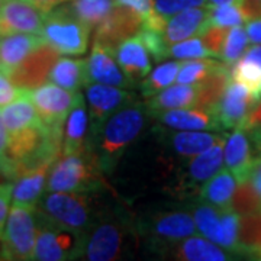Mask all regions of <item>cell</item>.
Segmentation results:
<instances>
[{
  "label": "cell",
  "mask_w": 261,
  "mask_h": 261,
  "mask_svg": "<svg viewBox=\"0 0 261 261\" xmlns=\"http://www.w3.org/2000/svg\"><path fill=\"white\" fill-rule=\"evenodd\" d=\"M145 113L138 106H126L106 119L99 142V163L105 170H112L122 152L144 128Z\"/></svg>",
  "instance_id": "1"
},
{
  "label": "cell",
  "mask_w": 261,
  "mask_h": 261,
  "mask_svg": "<svg viewBox=\"0 0 261 261\" xmlns=\"http://www.w3.org/2000/svg\"><path fill=\"white\" fill-rule=\"evenodd\" d=\"M89 32L90 28L75 18L70 9H53L45 13L41 35L58 53L65 56H80L87 49Z\"/></svg>",
  "instance_id": "2"
},
{
  "label": "cell",
  "mask_w": 261,
  "mask_h": 261,
  "mask_svg": "<svg viewBox=\"0 0 261 261\" xmlns=\"http://www.w3.org/2000/svg\"><path fill=\"white\" fill-rule=\"evenodd\" d=\"M37 235L35 206L13 203L0 240L3 243V257L9 260H34Z\"/></svg>",
  "instance_id": "3"
},
{
  "label": "cell",
  "mask_w": 261,
  "mask_h": 261,
  "mask_svg": "<svg viewBox=\"0 0 261 261\" xmlns=\"http://www.w3.org/2000/svg\"><path fill=\"white\" fill-rule=\"evenodd\" d=\"M96 180L97 176L93 171V161L86 155V151H79L57 160L48 176L47 190L80 193L92 190Z\"/></svg>",
  "instance_id": "4"
},
{
  "label": "cell",
  "mask_w": 261,
  "mask_h": 261,
  "mask_svg": "<svg viewBox=\"0 0 261 261\" xmlns=\"http://www.w3.org/2000/svg\"><path fill=\"white\" fill-rule=\"evenodd\" d=\"M42 211L60 228L83 233L90 225V209L80 193L51 192L42 200Z\"/></svg>",
  "instance_id": "5"
},
{
  "label": "cell",
  "mask_w": 261,
  "mask_h": 261,
  "mask_svg": "<svg viewBox=\"0 0 261 261\" xmlns=\"http://www.w3.org/2000/svg\"><path fill=\"white\" fill-rule=\"evenodd\" d=\"M29 96L41 122L49 130L63 134V125L74 106L79 92L65 90L54 83H45L29 90Z\"/></svg>",
  "instance_id": "6"
},
{
  "label": "cell",
  "mask_w": 261,
  "mask_h": 261,
  "mask_svg": "<svg viewBox=\"0 0 261 261\" xmlns=\"http://www.w3.org/2000/svg\"><path fill=\"white\" fill-rule=\"evenodd\" d=\"M84 244L80 233L60 228L53 222L39 226L34 260L63 261L71 260L83 254Z\"/></svg>",
  "instance_id": "7"
},
{
  "label": "cell",
  "mask_w": 261,
  "mask_h": 261,
  "mask_svg": "<svg viewBox=\"0 0 261 261\" xmlns=\"http://www.w3.org/2000/svg\"><path fill=\"white\" fill-rule=\"evenodd\" d=\"M144 25V18L135 10L123 5H116L108 18L96 29L94 42L108 48L115 54V49L125 39L135 37Z\"/></svg>",
  "instance_id": "8"
},
{
  "label": "cell",
  "mask_w": 261,
  "mask_h": 261,
  "mask_svg": "<svg viewBox=\"0 0 261 261\" xmlns=\"http://www.w3.org/2000/svg\"><path fill=\"white\" fill-rule=\"evenodd\" d=\"M45 12L31 0H8L0 10V35L41 34Z\"/></svg>",
  "instance_id": "9"
},
{
  "label": "cell",
  "mask_w": 261,
  "mask_h": 261,
  "mask_svg": "<svg viewBox=\"0 0 261 261\" xmlns=\"http://www.w3.org/2000/svg\"><path fill=\"white\" fill-rule=\"evenodd\" d=\"M257 102L258 100L247 86L231 79L224 96L215 109V116L221 129L243 128L248 113L251 112L252 106Z\"/></svg>",
  "instance_id": "10"
},
{
  "label": "cell",
  "mask_w": 261,
  "mask_h": 261,
  "mask_svg": "<svg viewBox=\"0 0 261 261\" xmlns=\"http://www.w3.org/2000/svg\"><path fill=\"white\" fill-rule=\"evenodd\" d=\"M58 60V51L44 42L31 56L9 73L12 82L20 89L32 90L49 77L53 65Z\"/></svg>",
  "instance_id": "11"
},
{
  "label": "cell",
  "mask_w": 261,
  "mask_h": 261,
  "mask_svg": "<svg viewBox=\"0 0 261 261\" xmlns=\"http://www.w3.org/2000/svg\"><path fill=\"white\" fill-rule=\"evenodd\" d=\"M112 51L102 47L100 44L94 42L92 54L86 61V74H87V83L108 84V86H116V87H130L132 80L125 71L113 60Z\"/></svg>",
  "instance_id": "12"
},
{
  "label": "cell",
  "mask_w": 261,
  "mask_h": 261,
  "mask_svg": "<svg viewBox=\"0 0 261 261\" xmlns=\"http://www.w3.org/2000/svg\"><path fill=\"white\" fill-rule=\"evenodd\" d=\"M86 99L92 119L96 125L106 122L116 111L123 108V105L130 99V93L123 90V87L108 86V84L93 83L86 87Z\"/></svg>",
  "instance_id": "13"
},
{
  "label": "cell",
  "mask_w": 261,
  "mask_h": 261,
  "mask_svg": "<svg viewBox=\"0 0 261 261\" xmlns=\"http://www.w3.org/2000/svg\"><path fill=\"white\" fill-rule=\"evenodd\" d=\"M254 160L248 134L244 128H237L225 141L224 148L225 166L232 173L237 183L250 177Z\"/></svg>",
  "instance_id": "14"
},
{
  "label": "cell",
  "mask_w": 261,
  "mask_h": 261,
  "mask_svg": "<svg viewBox=\"0 0 261 261\" xmlns=\"http://www.w3.org/2000/svg\"><path fill=\"white\" fill-rule=\"evenodd\" d=\"M209 6L190 8L170 16L164 28V38L168 47L180 41L200 35L209 23Z\"/></svg>",
  "instance_id": "15"
},
{
  "label": "cell",
  "mask_w": 261,
  "mask_h": 261,
  "mask_svg": "<svg viewBox=\"0 0 261 261\" xmlns=\"http://www.w3.org/2000/svg\"><path fill=\"white\" fill-rule=\"evenodd\" d=\"M45 42L41 34H10L0 39V70L12 73Z\"/></svg>",
  "instance_id": "16"
},
{
  "label": "cell",
  "mask_w": 261,
  "mask_h": 261,
  "mask_svg": "<svg viewBox=\"0 0 261 261\" xmlns=\"http://www.w3.org/2000/svg\"><path fill=\"white\" fill-rule=\"evenodd\" d=\"M122 250V232L115 224H102L94 229L84 244L86 260L111 261L119 257Z\"/></svg>",
  "instance_id": "17"
},
{
  "label": "cell",
  "mask_w": 261,
  "mask_h": 261,
  "mask_svg": "<svg viewBox=\"0 0 261 261\" xmlns=\"http://www.w3.org/2000/svg\"><path fill=\"white\" fill-rule=\"evenodd\" d=\"M118 64L132 82L145 79L151 71V61L147 47L140 38L130 37L121 42L115 49Z\"/></svg>",
  "instance_id": "18"
},
{
  "label": "cell",
  "mask_w": 261,
  "mask_h": 261,
  "mask_svg": "<svg viewBox=\"0 0 261 261\" xmlns=\"http://www.w3.org/2000/svg\"><path fill=\"white\" fill-rule=\"evenodd\" d=\"M161 123L178 130H211L221 129L218 119L212 112L199 108L193 109H170L155 112Z\"/></svg>",
  "instance_id": "19"
},
{
  "label": "cell",
  "mask_w": 261,
  "mask_h": 261,
  "mask_svg": "<svg viewBox=\"0 0 261 261\" xmlns=\"http://www.w3.org/2000/svg\"><path fill=\"white\" fill-rule=\"evenodd\" d=\"M231 79H232L231 67L218 63L214 67V70L197 84V97H196L195 108L212 112L215 115V109L221 100V97L224 96Z\"/></svg>",
  "instance_id": "20"
},
{
  "label": "cell",
  "mask_w": 261,
  "mask_h": 261,
  "mask_svg": "<svg viewBox=\"0 0 261 261\" xmlns=\"http://www.w3.org/2000/svg\"><path fill=\"white\" fill-rule=\"evenodd\" d=\"M49 167L51 166H42L16 176L12 189V200L15 205L35 206L47 186Z\"/></svg>",
  "instance_id": "21"
},
{
  "label": "cell",
  "mask_w": 261,
  "mask_h": 261,
  "mask_svg": "<svg viewBox=\"0 0 261 261\" xmlns=\"http://www.w3.org/2000/svg\"><path fill=\"white\" fill-rule=\"evenodd\" d=\"M196 224L193 216L187 212H167L159 215L151 226V232L164 241H181L193 235Z\"/></svg>",
  "instance_id": "22"
},
{
  "label": "cell",
  "mask_w": 261,
  "mask_h": 261,
  "mask_svg": "<svg viewBox=\"0 0 261 261\" xmlns=\"http://www.w3.org/2000/svg\"><path fill=\"white\" fill-rule=\"evenodd\" d=\"M2 115H3V121L8 128V132H9V137L42 123L34 103L31 100L29 90H27L20 97L13 100L10 105L5 106V109L2 111Z\"/></svg>",
  "instance_id": "23"
},
{
  "label": "cell",
  "mask_w": 261,
  "mask_h": 261,
  "mask_svg": "<svg viewBox=\"0 0 261 261\" xmlns=\"http://www.w3.org/2000/svg\"><path fill=\"white\" fill-rule=\"evenodd\" d=\"M231 77L250 89L257 100L261 99V44L248 48L231 67Z\"/></svg>",
  "instance_id": "24"
},
{
  "label": "cell",
  "mask_w": 261,
  "mask_h": 261,
  "mask_svg": "<svg viewBox=\"0 0 261 261\" xmlns=\"http://www.w3.org/2000/svg\"><path fill=\"white\" fill-rule=\"evenodd\" d=\"M237 189V180L228 168H221L214 177L205 181L200 189L202 202L219 207V209H231L233 193Z\"/></svg>",
  "instance_id": "25"
},
{
  "label": "cell",
  "mask_w": 261,
  "mask_h": 261,
  "mask_svg": "<svg viewBox=\"0 0 261 261\" xmlns=\"http://www.w3.org/2000/svg\"><path fill=\"white\" fill-rule=\"evenodd\" d=\"M176 257L185 261H225L229 254L222 247L207 240L203 235H190L177 247Z\"/></svg>",
  "instance_id": "26"
},
{
  "label": "cell",
  "mask_w": 261,
  "mask_h": 261,
  "mask_svg": "<svg viewBox=\"0 0 261 261\" xmlns=\"http://www.w3.org/2000/svg\"><path fill=\"white\" fill-rule=\"evenodd\" d=\"M87 109L84 105V99L82 94L77 96L74 106L67 115L64 128V148L63 154H74L79 151H83V144L87 132Z\"/></svg>",
  "instance_id": "27"
},
{
  "label": "cell",
  "mask_w": 261,
  "mask_h": 261,
  "mask_svg": "<svg viewBox=\"0 0 261 261\" xmlns=\"http://www.w3.org/2000/svg\"><path fill=\"white\" fill-rule=\"evenodd\" d=\"M196 97H197V84L168 86L164 90L151 96V99L147 102V106L154 112L195 108Z\"/></svg>",
  "instance_id": "28"
},
{
  "label": "cell",
  "mask_w": 261,
  "mask_h": 261,
  "mask_svg": "<svg viewBox=\"0 0 261 261\" xmlns=\"http://www.w3.org/2000/svg\"><path fill=\"white\" fill-rule=\"evenodd\" d=\"M48 79L51 80V83L57 84L65 90L79 92L82 86L87 84L86 61L61 57L54 63Z\"/></svg>",
  "instance_id": "29"
},
{
  "label": "cell",
  "mask_w": 261,
  "mask_h": 261,
  "mask_svg": "<svg viewBox=\"0 0 261 261\" xmlns=\"http://www.w3.org/2000/svg\"><path fill=\"white\" fill-rule=\"evenodd\" d=\"M222 141H226L225 135H219V134H211L202 130H181L171 137V147L178 155L195 157Z\"/></svg>",
  "instance_id": "30"
},
{
  "label": "cell",
  "mask_w": 261,
  "mask_h": 261,
  "mask_svg": "<svg viewBox=\"0 0 261 261\" xmlns=\"http://www.w3.org/2000/svg\"><path fill=\"white\" fill-rule=\"evenodd\" d=\"M224 148L225 141H222L195 155L189 166L190 180L195 183H203L214 177L224 164Z\"/></svg>",
  "instance_id": "31"
},
{
  "label": "cell",
  "mask_w": 261,
  "mask_h": 261,
  "mask_svg": "<svg viewBox=\"0 0 261 261\" xmlns=\"http://www.w3.org/2000/svg\"><path fill=\"white\" fill-rule=\"evenodd\" d=\"M116 0H73L70 10L89 28H97L116 6Z\"/></svg>",
  "instance_id": "32"
},
{
  "label": "cell",
  "mask_w": 261,
  "mask_h": 261,
  "mask_svg": "<svg viewBox=\"0 0 261 261\" xmlns=\"http://www.w3.org/2000/svg\"><path fill=\"white\" fill-rule=\"evenodd\" d=\"M238 252H245L261 260V212L243 216L240 224Z\"/></svg>",
  "instance_id": "33"
},
{
  "label": "cell",
  "mask_w": 261,
  "mask_h": 261,
  "mask_svg": "<svg viewBox=\"0 0 261 261\" xmlns=\"http://www.w3.org/2000/svg\"><path fill=\"white\" fill-rule=\"evenodd\" d=\"M181 63L178 61H166L163 64H159L141 83V92L145 97H151L157 94L166 87L171 86L173 82L177 79L178 70Z\"/></svg>",
  "instance_id": "34"
},
{
  "label": "cell",
  "mask_w": 261,
  "mask_h": 261,
  "mask_svg": "<svg viewBox=\"0 0 261 261\" xmlns=\"http://www.w3.org/2000/svg\"><path fill=\"white\" fill-rule=\"evenodd\" d=\"M231 209L240 216H248L261 212V197L252 186L250 177L238 183L232 197Z\"/></svg>",
  "instance_id": "35"
},
{
  "label": "cell",
  "mask_w": 261,
  "mask_h": 261,
  "mask_svg": "<svg viewBox=\"0 0 261 261\" xmlns=\"http://www.w3.org/2000/svg\"><path fill=\"white\" fill-rule=\"evenodd\" d=\"M221 212L222 209L205 203L197 206L193 214L196 229L200 232V235L214 241L215 244L218 243L219 231H221Z\"/></svg>",
  "instance_id": "36"
},
{
  "label": "cell",
  "mask_w": 261,
  "mask_h": 261,
  "mask_svg": "<svg viewBox=\"0 0 261 261\" xmlns=\"http://www.w3.org/2000/svg\"><path fill=\"white\" fill-rule=\"evenodd\" d=\"M218 64L211 58H197V60H186L181 63L177 74L178 84H199L206 75L214 70Z\"/></svg>",
  "instance_id": "37"
},
{
  "label": "cell",
  "mask_w": 261,
  "mask_h": 261,
  "mask_svg": "<svg viewBox=\"0 0 261 261\" xmlns=\"http://www.w3.org/2000/svg\"><path fill=\"white\" fill-rule=\"evenodd\" d=\"M248 35L247 31L240 25V27H232L228 32V37L225 41L224 51L221 58L224 60L226 64H235L247 51L248 45Z\"/></svg>",
  "instance_id": "38"
},
{
  "label": "cell",
  "mask_w": 261,
  "mask_h": 261,
  "mask_svg": "<svg viewBox=\"0 0 261 261\" xmlns=\"http://www.w3.org/2000/svg\"><path fill=\"white\" fill-rule=\"evenodd\" d=\"M168 56L177 58L180 61L197 60V58H215L212 53L203 45L202 39L197 37L189 38V39L170 45L168 47Z\"/></svg>",
  "instance_id": "39"
},
{
  "label": "cell",
  "mask_w": 261,
  "mask_h": 261,
  "mask_svg": "<svg viewBox=\"0 0 261 261\" xmlns=\"http://www.w3.org/2000/svg\"><path fill=\"white\" fill-rule=\"evenodd\" d=\"M245 20L243 12L237 3H225V5H211L209 6V23L219 27H240Z\"/></svg>",
  "instance_id": "40"
},
{
  "label": "cell",
  "mask_w": 261,
  "mask_h": 261,
  "mask_svg": "<svg viewBox=\"0 0 261 261\" xmlns=\"http://www.w3.org/2000/svg\"><path fill=\"white\" fill-rule=\"evenodd\" d=\"M137 37L142 41V44L148 49L149 56L152 57L155 61H160V60L168 57V44L164 38L163 31L142 25V28L137 34Z\"/></svg>",
  "instance_id": "41"
},
{
  "label": "cell",
  "mask_w": 261,
  "mask_h": 261,
  "mask_svg": "<svg viewBox=\"0 0 261 261\" xmlns=\"http://www.w3.org/2000/svg\"><path fill=\"white\" fill-rule=\"evenodd\" d=\"M231 28H226V27H219V25H214V23H207L202 34L199 35L203 45H205L215 58L222 56V51L225 47V41L228 37V32Z\"/></svg>",
  "instance_id": "42"
},
{
  "label": "cell",
  "mask_w": 261,
  "mask_h": 261,
  "mask_svg": "<svg viewBox=\"0 0 261 261\" xmlns=\"http://www.w3.org/2000/svg\"><path fill=\"white\" fill-rule=\"evenodd\" d=\"M202 6H209L206 0H154V10L166 19L181 10Z\"/></svg>",
  "instance_id": "43"
},
{
  "label": "cell",
  "mask_w": 261,
  "mask_h": 261,
  "mask_svg": "<svg viewBox=\"0 0 261 261\" xmlns=\"http://www.w3.org/2000/svg\"><path fill=\"white\" fill-rule=\"evenodd\" d=\"M0 171L5 176L15 177V170L9 155V132L0 112Z\"/></svg>",
  "instance_id": "44"
},
{
  "label": "cell",
  "mask_w": 261,
  "mask_h": 261,
  "mask_svg": "<svg viewBox=\"0 0 261 261\" xmlns=\"http://www.w3.org/2000/svg\"><path fill=\"white\" fill-rule=\"evenodd\" d=\"M25 89H20L12 82L9 74L0 70V108L8 106L13 100H16L22 94L25 93Z\"/></svg>",
  "instance_id": "45"
},
{
  "label": "cell",
  "mask_w": 261,
  "mask_h": 261,
  "mask_svg": "<svg viewBox=\"0 0 261 261\" xmlns=\"http://www.w3.org/2000/svg\"><path fill=\"white\" fill-rule=\"evenodd\" d=\"M12 189L13 185H0V240L5 232V226L8 221V214H9V203L12 199Z\"/></svg>",
  "instance_id": "46"
},
{
  "label": "cell",
  "mask_w": 261,
  "mask_h": 261,
  "mask_svg": "<svg viewBox=\"0 0 261 261\" xmlns=\"http://www.w3.org/2000/svg\"><path fill=\"white\" fill-rule=\"evenodd\" d=\"M116 3L135 10L142 18H147L154 12V0H116Z\"/></svg>",
  "instance_id": "47"
},
{
  "label": "cell",
  "mask_w": 261,
  "mask_h": 261,
  "mask_svg": "<svg viewBox=\"0 0 261 261\" xmlns=\"http://www.w3.org/2000/svg\"><path fill=\"white\" fill-rule=\"evenodd\" d=\"M247 35L252 44H261V19H251L248 20L247 27Z\"/></svg>",
  "instance_id": "48"
},
{
  "label": "cell",
  "mask_w": 261,
  "mask_h": 261,
  "mask_svg": "<svg viewBox=\"0 0 261 261\" xmlns=\"http://www.w3.org/2000/svg\"><path fill=\"white\" fill-rule=\"evenodd\" d=\"M250 180H251L254 189L257 190L258 196L261 197V152L254 160L251 173H250Z\"/></svg>",
  "instance_id": "49"
},
{
  "label": "cell",
  "mask_w": 261,
  "mask_h": 261,
  "mask_svg": "<svg viewBox=\"0 0 261 261\" xmlns=\"http://www.w3.org/2000/svg\"><path fill=\"white\" fill-rule=\"evenodd\" d=\"M32 3H35L38 8L41 10H44L45 13L49 12V10H53L54 8H57L58 5H61V3H64L67 0H31Z\"/></svg>",
  "instance_id": "50"
},
{
  "label": "cell",
  "mask_w": 261,
  "mask_h": 261,
  "mask_svg": "<svg viewBox=\"0 0 261 261\" xmlns=\"http://www.w3.org/2000/svg\"><path fill=\"white\" fill-rule=\"evenodd\" d=\"M211 5H225V3H237V0H209Z\"/></svg>",
  "instance_id": "51"
},
{
  "label": "cell",
  "mask_w": 261,
  "mask_h": 261,
  "mask_svg": "<svg viewBox=\"0 0 261 261\" xmlns=\"http://www.w3.org/2000/svg\"><path fill=\"white\" fill-rule=\"evenodd\" d=\"M2 6H3V0H0V10H2Z\"/></svg>",
  "instance_id": "52"
}]
</instances>
